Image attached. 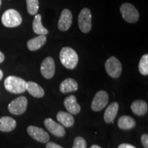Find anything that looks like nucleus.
Returning a JSON list of instances; mask_svg holds the SVG:
<instances>
[{
    "label": "nucleus",
    "mask_w": 148,
    "mask_h": 148,
    "mask_svg": "<svg viewBox=\"0 0 148 148\" xmlns=\"http://www.w3.org/2000/svg\"><path fill=\"white\" fill-rule=\"evenodd\" d=\"M60 60L62 65L66 69H73L78 62V56L73 49L69 47H64L60 50Z\"/></svg>",
    "instance_id": "nucleus-1"
},
{
    "label": "nucleus",
    "mask_w": 148,
    "mask_h": 148,
    "mask_svg": "<svg viewBox=\"0 0 148 148\" xmlns=\"http://www.w3.org/2000/svg\"><path fill=\"white\" fill-rule=\"evenodd\" d=\"M26 82L21 77L10 75L5 79L4 86L5 89L12 93H22L26 90Z\"/></svg>",
    "instance_id": "nucleus-2"
},
{
    "label": "nucleus",
    "mask_w": 148,
    "mask_h": 148,
    "mask_svg": "<svg viewBox=\"0 0 148 148\" xmlns=\"http://www.w3.org/2000/svg\"><path fill=\"white\" fill-rule=\"evenodd\" d=\"M3 25L7 27H15L21 25L22 18L20 14L14 9H9L5 11L1 16Z\"/></svg>",
    "instance_id": "nucleus-3"
},
{
    "label": "nucleus",
    "mask_w": 148,
    "mask_h": 148,
    "mask_svg": "<svg viewBox=\"0 0 148 148\" xmlns=\"http://www.w3.org/2000/svg\"><path fill=\"white\" fill-rule=\"evenodd\" d=\"M120 12L122 14V17L127 23H136L139 18L138 10L131 3H123L120 7Z\"/></svg>",
    "instance_id": "nucleus-4"
},
{
    "label": "nucleus",
    "mask_w": 148,
    "mask_h": 148,
    "mask_svg": "<svg viewBox=\"0 0 148 148\" xmlns=\"http://www.w3.org/2000/svg\"><path fill=\"white\" fill-rule=\"evenodd\" d=\"M105 69L107 73L112 78H118L122 72V65L116 57L112 56L106 61Z\"/></svg>",
    "instance_id": "nucleus-5"
},
{
    "label": "nucleus",
    "mask_w": 148,
    "mask_h": 148,
    "mask_svg": "<svg viewBox=\"0 0 148 148\" xmlns=\"http://www.w3.org/2000/svg\"><path fill=\"white\" fill-rule=\"evenodd\" d=\"M27 106V99L24 96L18 97L8 104L9 112L14 115H20L25 112Z\"/></svg>",
    "instance_id": "nucleus-6"
},
{
    "label": "nucleus",
    "mask_w": 148,
    "mask_h": 148,
    "mask_svg": "<svg viewBox=\"0 0 148 148\" xmlns=\"http://www.w3.org/2000/svg\"><path fill=\"white\" fill-rule=\"evenodd\" d=\"M78 25L83 33L89 32L91 29V13L88 8H83L79 12Z\"/></svg>",
    "instance_id": "nucleus-7"
},
{
    "label": "nucleus",
    "mask_w": 148,
    "mask_h": 148,
    "mask_svg": "<svg viewBox=\"0 0 148 148\" xmlns=\"http://www.w3.org/2000/svg\"><path fill=\"white\" fill-rule=\"evenodd\" d=\"M108 102V95L105 90H99L94 96L91 103V109L99 112L106 106Z\"/></svg>",
    "instance_id": "nucleus-8"
},
{
    "label": "nucleus",
    "mask_w": 148,
    "mask_h": 148,
    "mask_svg": "<svg viewBox=\"0 0 148 148\" xmlns=\"http://www.w3.org/2000/svg\"><path fill=\"white\" fill-rule=\"evenodd\" d=\"M27 132L31 137L37 141L40 142V143H46L49 142V134L41 127L34 126V125H29L27 127Z\"/></svg>",
    "instance_id": "nucleus-9"
},
{
    "label": "nucleus",
    "mask_w": 148,
    "mask_h": 148,
    "mask_svg": "<svg viewBox=\"0 0 148 148\" xmlns=\"http://www.w3.org/2000/svg\"><path fill=\"white\" fill-rule=\"evenodd\" d=\"M56 66L53 59L51 57H47L44 59L40 65V73L46 79L52 78L55 74Z\"/></svg>",
    "instance_id": "nucleus-10"
},
{
    "label": "nucleus",
    "mask_w": 148,
    "mask_h": 148,
    "mask_svg": "<svg viewBox=\"0 0 148 148\" xmlns=\"http://www.w3.org/2000/svg\"><path fill=\"white\" fill-rule=\"evenodd\" d=\"M44 124L48 130L56 136L62 137L65 134V130L64 127L50 118L45 119L44 121Z\"/></svg>",
    "instance_id": "nucleus-11"
},
{
    "label": "nucleus",
    "mask_w": 148,
    "mask_h": 148,
    "mask_svg": "<svg viewBox=\"0 0 148 148\" xmlns=\"http://www.w3.org/2000/svg\"><path fill=\"white\" fill-rule=\"evenodd\" d=\"M72 21H73V16L71 11L68 9H64L61 12L60 18H59L58 27L60 31H66L71 27Z\"/></svg>",
    "instance_id": "nucleus-12"
},
{
    "label": "nucleus",
    "mask_w": 148,
    "mask_h": 148,
    "mask_svg": "<svg viewBox=\"0 0 148 148\" xmlns=\"http://www.w3.org/2000/svg\"><path fill=\"white\" fill-rule=\"evenodd\" d=\"M64 105L69 113L71 114H78L81 110V107L77 102L76 97L73 95L66 97L64 101Z\"/></svg>",
    "instance_id": "nucleus-13"
},
{
    "label": "nucleus",
    "mask_w": 148,
    "mask_h": 148,
    "mask_svg": "<svg viewBox=\"0 0 148 148\" xmlns=\"http://www.w3.org/2000/svg\"><path fill=\"white\" fill-rule=\"evenodd\" d=\"M118 110H119V104L117 102H112L107 107L105 110L103 119L107 123H113L114 119L117 114Z\"/></svg>",
    "instance_id": "nucleus-14"
},
{
    "label": "nucleus",
    "mask_w": 148,
    "mask_h": 148,
    "mask_svg": "<svg viewBox=\"0 0 148 148\" xmlns=\"http://www.w3.org/2000/svg\"><path fill=\"white\" fill-rule=\"evenodd\" d=\"M46 40H47V37L45 36V35H38V36L27 41V48L29 51L38 50L42 45H45Z\"/></svg>",
    "instance_id": "nucleus-15"
},
{
    "label": "nucleus",
    "mask_w": 148,
    "mask_h": 148,
    "mask_svg": "<svg viewBox=\"0 0 148 148\" xmlns=\"http://www.w3.org/2000/svg\"><path fill=\"white\" fill-rule=\"evenodd\" d=\"M26 90L33 97L36 98H41L45 95V91L41 86L37 83L29 81L26 82Z\"/></svg>",
    "instance_id": "nucleus-16"
},
{
    "label": "nucleus",
    "mask_w": 148,
    "mask_h": 148,
    "mask_svg": "<svg viewBox=\"0 0 148 148\" xmlns=\"http://www.w3.org/2000/svg\"><path fill=\"white\" fill-rule=\"evenodd\" d=\"M131 110L136 115L143 116L147 112L148 106L145 101L137 99L132 102L131 105Z\"/></svg>",
    "instance_id": "nucleus-17"
},
{
    "label": "nucleus",
    "mask_w": 148,
    "mask_h": 148,
    "mask_svg": "<svg viewBox=\"0 0 148 148\" xmlns=\"http://www.w3.org/2000/svg\"><path fill=\"white\" fill-rule=\"evenodd\" d=\"M16 125V121L10 116L0 118V131L1 132H11L15 128Z\"/></svg>",
    "instance_id": "nucleus-18"
},
{
    "label": "nucleus",
    "mask_w": 148,
    "mask_h": 148,
    "mask_svg": "<svg viewBox=\"0 0 148 148\" xmlns=\"http://www.w3.org/2000/svg\"><path fill=\"white\" fill-rule=\"evenodd\" d=\"M78 88V84L75 79L66 78L61 82L60 85V91L62 93H66L75 91Z\"/></svg>",
    "instance_id": "nucleus-19"
},
{
    "label": "nucleus",
    "mask_w": 148,
    "mask_h": 148,
    "mask_svg": "<svg viewBox=\"0 0 148 148\" xmlns=\"http://www.w3.org/2000/svg\"><path fill=\"white\" fill-rule=\"evenodd\" d=\"M56 119L63 126L66 127L73 126L75 122L73 115L69 112H64V111H60L58 112Z\"/></svg>",
    "instance_id": "nucleus-20"
},
{
    "label": "nucleus",
    "mask_w": 148,
    "mask_h": 148,
    "mask_svg": "<svg viewBox=\"0 0 148 148\" xmlns=\"http://www.w3.org/2000/svg\"><path fill=\"white\" fill-rule=\"evenodd\" d=\"M117 125L118 127L121 130H130L135 127L136 121L131 116L123 115L118 119Z\"/></svg>",
    "instance_id": "nucleus-21"
},
{
    "label": "nucleus",
    "mask_w": 148,
    "mask_h": 148,
    "mask_svg": "<svg viewBox=\"0 0 148 148\" xmlns=\"http://www.w3.org/2000/svg\"><path fill=\"white\" fill-rule=\"evenodd\" d=\"M34 21L32 23V28L34 33L38 35H45L48 34V30L43 27L41 23V16L40 14H35Z\"/></svg>",
    "instance_id": "nucleus-22"
},
{
    "label": "nucleus",
    "mask_w": 148,
    "mask_h": 148,
    "mask_svg": "<svg viewBox=\"0 0 148 148\" xmlns=\"http://www.w3.org/2000/svg\"><path fill=\"white\" fill-rule=\"evenodd\" d=\"M138 70L142 75H148V55L144 54L140 58L138 64Z\"/></svg>",
    "instance_id": "nucleus-23"
},
{
    "label": "nucleus",
    "mask_w": 148,
    "mask_h": 148,
    "mask_svg": "<svg viewBox=\"0 0 148 148\" xmlns=\"http://www.w3.org/2000/svg\"><path fill=\"white\" fill-rule=\"evenodd\" d=\"M27 9L29 14L35 15L37 14L39 8L38 0H26Z\"/></svg>",
    "instance_id": "nucleus-24"
},
{
    "label": "nucleus",
    "mask_w": 148,
    "mask_h": 148,
    "mask_svg": "<svg viewBox=\"0 0 148 148\" xmlns=\"http://www.w3.org/2000/svg\"><path fill=\"white\" fill-rule=\"evenodd\" d=\"M72 148H86V142L82 136H77L74 139Z\"/></svg>",
    "instance_id": "nucleus-25"
},
{
    "label": "nucleus",
    "mask_w": 148,
    "mask_h": 148,
    "mask_svg": "<svg viewBox=\"0 0 148 148\" xmlns=\"http://www.w3.org/2000/svg\"><path fill=\"white\" fill-rule=\"evenodd\" d=\"M141 143L145 148H148V135L147 134H143L140 138Z\"/></svg>",
    "instance_id": "nucleus-26"
},
{
    "label": "nucleus",
    "mask_w": 148,
    "mask_h": 148,
    "mask_svg": "<svg viewBox=\"0 0 148 148\" xmlns=\"http://www.w3.org/2000/svg\"><path fill=\"white\" fill-rule=\"evenodd\" d=\"M46 148H63L62 146L58 145V144L53 143V142H47Z\"/></svg>",
    "instance_id": "nucleus-27"
},
{
    "label": "nucleus",
    "mask_w": 148,
    "mask_h": 148,
    "mask_svg": "<svg viewBox=\"0 0 148 148\" xmlns=\"http://www.w3.org/2000/svg\"><path fill=\"white\" fill-rule=\"evenodd\" d=\"M117 148H136L134 145L128 143H122L118 146Z\"/></svg>",
    "instance_id": "nucleus-28"
},
{
    "label": "nucleus",
    "mask_w": 148,
    "mask_h": 148,
    "mask_svg": "<svg viewBox=\"0 0 148 148\" xmlns=\"http://www.w3.org/2000/svg\"><path fill=\"white\" fill-rule=\"evenodd\" d=\"M3 60H4V55L1 51H0V63H1Z\"/></svg>",
    "instance_id": "nucleus-29"
},
{
    "label": "nucleus",
    "mask_w": 148,
    "mask_h": 148,
    "mask_svg": "<svg viewBox=\"0 0 148 148\" xmlns=\"http://www.w3.org/2000/svg\"><path fill=\"white\" fill-rule=\"evenodd\" d=\"M3 75V71H1V69H0V80H1V79H2Z\"/></svg>",
    "instance_id": "nucleus-30"
},
{
    "label": "nucleus",
    "mask_w": 148,
    "mask_h": 148,
    "mask_svg": "<svg viewBox=\"0 0 148 148\" xmlns=\"http://www.w3.org/2000/svg\"><path fill=\"white\" fill-rule=\"evenodd\" d=\"M90 148H101V147H99V146L97 145H92L91 147H90Z\"/></svg>",
    "instance_id": "nucleus-31"
},
{
    "label": "nucleus",
    "mask_w": 148,
    "mask_h": 148,
    "mask_svg": "<svg viewBox=\"0 0 148 148\" xmlns=\"http://www.w3.org/2000/svg\"><path fill=\"white\" fill-rule=\"evenodd\" d=\"M1 0H0V7H1Z\"/></svg>",
    "instance_id": "nucleus-32"
}]
</instances>
